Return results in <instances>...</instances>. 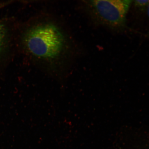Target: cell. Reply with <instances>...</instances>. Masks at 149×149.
<instances>
[{"label": "cell", "instance_id": "cell-1", "mask_svg": "<svg viewBox=\"0 0 149 149\" xmlns=\"http://www.w3.org/2000/svg\"><path fill=\"white\" fill-rule=\"evenodd\" d=\"M22 44L28 54L51 73L60 74L73 56V42L64 28L49 18L37 19L24 31Z\"/></svg>", "mask_w": 149, "mask_h": 149}, {"label": "cell", "instance_id": "cell-2", "mask_svg": "<svg viewBox=\"0 0 149 149\" xmlns=\"http://www.w3.org/2000/svg\"><path fill=\"white\" fill-rule=\"evenodd\" d=\"M132 1L94 0L85 1L84 7L95 23L113 29L126 25V16Z\"/></svg>", "mask_w": 149, "mask_h": 149}, {"label": "cell", "instance_id": "cell-3", "mask_svg": "<svg viewBox=\"0 0 149 149\" xmlns=\"http://www.w3.org/2000/svg\"><path fill=\"white\" fill-rule=\"evenodd\" d=\"M8 33L7 28L0 23V58L5 53L8 43Z\"/></svg>", "mask_w": 149, "mask_h": 149}, {"label": "cell", "instance_id": "cell-4", "mask_svg": "<svg viewBox=\"0 0 149 149\" xmlns=\"http://www.w3.org/2000/svg\"><path fill=\"white\" fill-rule=\"evenodd\" d=\"M134 3L136 7L140 9H144L149 4V1H135Z\"/></svg>", "mask_w": 149, "mask_h": 149}, {"label": "cell", "instance_id": "cell-5", "mask_svg": "<svg viewBox=\"0 0 149 149\" xmlns=\"http://www.w3.org/2000/svg\"><path fill=\"white\" fill-rule=\"evenodd\" d=\"M148 16L149 17V4L148 6Z\"/></svg>", "mask_w": 149, "mask_h": 149}]
</instances>
